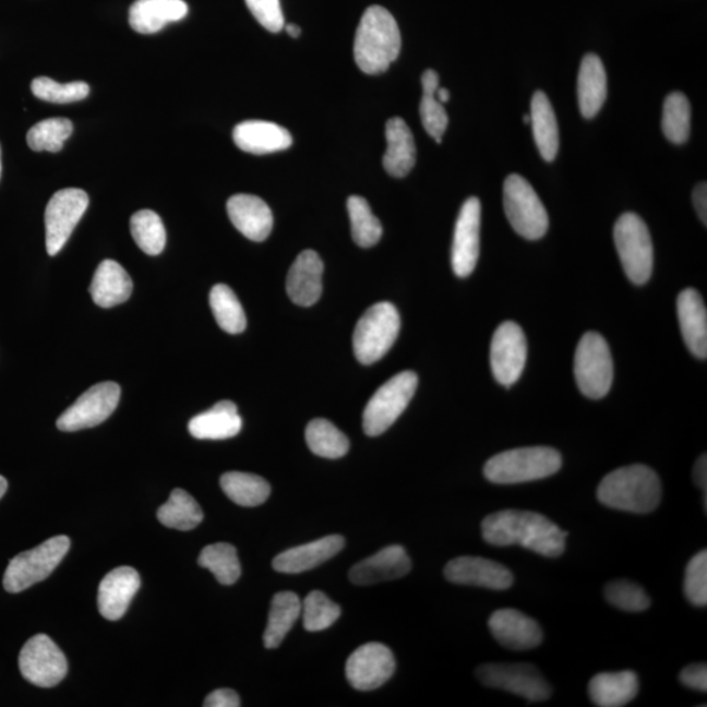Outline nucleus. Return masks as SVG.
<instances>
[{
	"label": "nucleus",
	"instance_id": "obj_1",
	"mask_svg": "<svg viewBox=\"0 0 707 707\" xmlns=\"http://www.w3.org/2000/svg\"><path fill=\"white\" fill-rule=\"evenodd\" d=\"M481 528L483 540L490 546H520L550 559L565 552L567 534L532 511L504 510L490 514Z\"/></svg>",
	"mask_w": 707,
	"mask_h": 707
},
{
	"label": "nucleus",
	"instance_id": "obj_2",
	"mask_svg": "<svg viewBox=\"0 0 707 707\" xmlns=\"http://www.w3.org/2000/svg\"><path fill=\"white\" fill-rule=\"evenodd\" d=\"M402 51V33L395 17L382 5H371L363 13L354 41L358 68L369 75L383 74Z\"/></svg>",
	"mask_w": 707,
	"mask_h": 707
},
{
	"label": "nucleus",
	"instance_id": "obj_3",
	"mask_svg": "<svg viewBox=\"0 0 707 707\" xmlns=\"http://www.w3.org/2000/svg\"><path fill=\"white\" fill-rule=\"evenodd\" d=\"M598 498L609 508L634 514L651 513L660 503V478L647 465H628L602 478Z\"/></svg>",
	"mask_w": 707,
	"mask_h": 707
},
{
	"label": "nucleus",
	"instance_id": "obj_4",
	"mask_svg": "<svg viewBox=\"0 0 707 707\" xmlns=\"http://www.w3.org/2000/svg\"><path fill=\"white\" fill-rule=\"evenodd\" d=\"M562 467L559 451L550 447H526L501 452L484 465L483 475L490 482L514 484L542 480Z\"/></svg>",
	"mask_w": 707,
	"mask_h": 707
},
{
	"label": "nucleus",
	"instance_id": "obj_5",
	"mask_svg": "<svg viewBox=\"0 0 707 707\" xmlns=\"http://www.w3.org/2000/svg\"><path fill=\"white\" fill-rule=\"evenodd\" d=\"M399 327L402 319L388 301L369 308L359 319L352 336V349L359 362L372 364L382 359L396 343Z\"/></svg>",
	"mask_w": 707,
	"mask_h": 707
},
{
	"label": "nucleus",
	"instance_id": "obj_6",
	"mask_svg": "<svg viewBox=\"0 0 707 707\" xmlns=\"http://www.w3.org/2000/svg\"><path fill=\"white\" fill-rule=\"evenodd\" d=\"M613 238L628 280L638 286L647 284L652 274L654 248L646 223L637 214H622L615 221Z\"/></svg>",
	"mask_w": 707,
	"mask_h": 707
},
{
	"label": "nucleus",
	"instance_id": "obj_7",
	"mask_svg": "<svg viewBox=\"0 0 707 707\" xmlns=\"http://www.w3.org/2000/svg\"><path fill=\"white\" fill-rule=\"evenodd\" d=\"M70 543L68 536H56L35 549L13 556L4 573L5 591L19 594L48 578L68 554Z\"/></svg>",
	"mask_w": 707,
	"mask_h": 707
},
{
	"label": "nucleus",
	"instance_id": "obj_8",
	"mask_svg": "<svg viewBox=\"0 0 707 707\" xmlns=\"http://www.w3.org/2000/svg\"><path fill=\"white\" fill-rule=\"evenodd\" d=\"M503 206L511 227L527 240H539L549 228V216L539 195L520 175H510L503 185Z\"/></svg>",
	"mask_w": 707,
	"mask_h": 707
},
{
	"label": "nucleus",
	"instance_id": "obj_9",
	"mask_svg": "<svg viewBox=\"0 0 707 707\" xmlns=\"http://www.w3.org/2000/svg\"><path fill=\"white\" fill-rule=\"evenodd\" d=\"M574 373L576 384L588 398L600 399L611 391L613 359L601 334L588 332L580 338L575 351Z\"/></svg>",
	"mask_w": 707,
	"mask_h": 707
},
{
	"label": "nucleus",
	"instance_id": "obj_10",
	"mask_svg": "<svg viewBox=\"0 0 707 707\" xmlns=\"http://www.w3.org/2000/svg\"><path fill=\"white\" fill-rule=\"evenodd\" d=\"M418 376L416 372L397 373L380 386L367 404L363 411V430L369 436H379L395 423L404 410L408 408L417 391Z\"/></svg>",
	"mask_w": 707,
	"mask_h": 707
},
{
	"label": "nucleus",
	"instance_id": "obj_11",
	"mask_svg": "<svg viewBox=\"0 0 707 707\" xmlns=\"http://www.w3.org/2000/svg\"><path fill=\"white\" fill-rule=\"evenodd\" d=\"M19 668L26 681L39 687L58 685L69 671L61 648L45 634L26 642L19 655Z\"/></svg>",
	"mask_w": 707,
	"mask_h": 707
},
{
	"label": "nucleus",
	"instance_id": "obj_12",
	"mask_svg": "<svg viewBox=\"0 0 707 707\" xmlns=\"http://www.w3.org/2000/svg\"><path fill=\"white\" fill-rule=\"evenodd\" d=\"M88 203V194L76 188L59 190L51 196L45 209L46 251L50 255L61 252Z\"/></svg>",
	"mask_w": 707,
	"mask_h": 707
},
{
	"label": "nucleus",
	"instance_id": "obj_13",
	"mask_svg": "<svg viewBox=\"0 0 707 707\" xmlns=\"http://www.w3.org/2000/svg\"><path fill=\"white\" fill-rule=\"evenodd\" d=\"M120 397V385L113 382L91 386L58 418V429L72 432L95 428L113 415Z\"/></svg>",
	"mask_w": 707,
	"mask_h": 707
},
{
	"label": "nucleus",
	"instance_id": "obj_14",
	"mask_svg": "<svg viewBox=\"0 0 707 707\" xmlns=\"http://www.w3.org/2000/svg\"><path fill=\"white\" fill-rule=\"evenodd\" d=\"M476 674L483 685L514 693L530 703L546 700L552 694L548 681L530 664H484L477 668Z\"/></svg>",
	"mask_w": 707,
	"mask_h": 707
},
{
	"label": "nucleus",
	"instance_id": "obj_15",
	"mask_svg": "<svg viewBox=\"0 0 707 707\" xmlns=\"http://www.w3.org/2000/svg\"><path fill=\"white\" fill-rule=\"evenodd\" d=\"M527 362V338L514 321L498 326L490 346L491 371L498 383L514 385Z\"/></svg>",
	"mask_w": 707,
	"mask_h": 707
},
{
	"label": "nucleus",
	"instance_id": "obj_16",
	"mask_svg": "<svg viewBox=\"0 0 707 707\" xmlns=\"http://www.w3.org/2000/svg\"><path fill=\"white\" fill-rule=\"evenodd\" d=\"M396 660L388 647L371 642L357 648L347 659L346 678L360 692L378 690L392 678Z\"/></svg>",
	"mask_w": 707,
	"mask_h": 707
},
{
	"label": "nucleus",
	"instance_id": "obj_17",
	"mask_svg": "<svg viewBox=\"0 0 707 707\" xmlns=\"http://www.w3.org/2000/svg\"><path fill=\"white\" fill-rule=\"evenodd\" d=\"M481 202L471 196L464 202L452 242V268L457 277L467 278L475 272L480 257Z\"/></svg>",
	"mask_w": 707,
	"mask_h": 707
},
{
	"label": "nucleus",
	"instance_id": "obj_18",
	"mask_svg": "<svg viewBox=\"0 0 707 707\" xmlns=\"http://www.w3.org/2000/svg\"><path fill=\"white\" fill-rule=\"evenodd\" d=\"M447 580L463 586H476L503 591L513 586L514 575L506 566L481 556L464 555L452 560L444 568Z\"/></svg>",
	"mask_w": 707,
	"mask_h": 707
},
{
	"label": "nucleus",
	"instance_id": "obj_19",
	"mask_svg": "<svg viewBox=\"0 0 707 707\" xmlns=\"http://www.w3.org/2000/svg\"><path fill=\"white\" fill-rule=\"evenodd\" d=\"M489 628L502 646L514 651L532 650L543 637L540 625L534 619L511 608L498 609L491 614Z\"/></svg>",
	"mask_w": 707,
	"mask_h": 707
},
{
	"label": "nucleus",
	"instance_id": "obj_20",
	"mask_svg": "<svg viewBox=\"0 0 707 707\" xmlns=\"http://www.w3.org/2000/svg\"><path fill=\"white\" fill-rule=\"evenodd\" d=\"M140 587L141 576L135 568L121 566L111 570L98 586V611L103 618L110 621L122 619Z\"/></svg>",
	"mask_w": 707,
	"mask_h": 707
},
{
	"label": "nucleus",
	"instance_id": "obj_21",
	"mask_svg": "<svg viewBox=\"0 0 707 707\" xmlns=\"http://www.w3.org/2000/svg\"><path fill=\"white\" fill-rule=\"evenodd\" d=\"M410 568L411 562L406 550L402 546H391L354 565L349 578L354 585L371 586L403 578Z\"/></svg>",
	"mask_w": 707,
	"mask_h": 707
},
{
	"label": "nucleus",
	"instance_id": "obj_22",
	"mask_svg": "<svg viewBox=\"0 0 707 707\" xmlns=\"http://www.w3.org/2000/svg\"><path fill=\"white\" fill-rule=\"evenodd\" d=\"M324 264L320 255L308 249L295 260L287 275L288 297L295 304L311 307L323 293Z\"/></svg>",
	"mask_w": 707,
	"mask_h": 707
},
{
	"label": "nucleus",
	"instance_id": "obj_23",
	"mask_svg": "<svg viewBox=\"0 0 707 707\" xmlns=\"http://www.w3.org/2000/svg\"><path fill=\"white\" fill-rule=\"evenodd\" d=\"M227 213L235 228L249 240L264 241L272 233L273 213L260 196L232 195L227 202Z\"/></svg>",
	"mask_w": 707,
	"mask_h": 707
},
{
	"label": "nucleus",
	"instance_id": "obj_24",
	"mask_svg": "<svg viewBox=\"0 0 707 707\" xmlns=\"http://www.w3.org/2000/svg\"><path fill=\"white\" fill-rule=\"evenodd\" d=\"M345 547V539L331 535L323 539L295 547L275 556L273 567L281 574H300L308 572L337 555Z\"/></svg>",
	"mask_w": 707,
	"mask_h": 707
},
{
	"label": "nucleus",
	"instance_id": "obj_25",
	"mask_svg": "<svg viewBox=\"0 0 707 707\" xmlns=\"http://www.w3.org/2000/svg\"><path fill=\"white\" fill-rule=\"evenodd\" d=\"M678 316L687 349L694 357L706 359L707 311L703 297L694 288H686L679 293Z\"/></svg>",
	"mask_w": 707,
	"mask_h": 707
},
{
	"label": "nucleus",
	"instance_id": "obj_26",
	"mask_svg": "<svg viewBox=\"0 0 707 707\" xmlns=\"http://www.w3.org/2000/svg\"><path fill=\"white\" fill-rule=\"evenodd\" d=\"M233 142L244 153L265 155L290 147L292 136L277 123L252 120L233 129Z\"/></svg>",
	"mask_w": 707,
	"mask_h": 707
},
{
	"label": "nucleus",
	"instance_id": "obj_27",
	"mask_svg": "<svg viewBox=\"0 0 707 707\" xmlns=\"http://www.w3.org/2000/svg\"><path fill=\"white\" fill-rule=\"evenodd\" d=\"M386 151L383 166L392 177L408 176L416 166L417 148L415 136L403 118H391L385 127Z\"/></svg>",
	"mask_w": 707,
	"mask_h": 707
},
{
	"label": "nucleus",
	"instance_id": "obj_28",
	"mask_svg": "<svg viewBox=\"0 0 707 707\" xmlns=\"http://www.w3.org/2000/svg\"><path fill=\"white\" fill-rule=\"evenodd\" d=\"M188 11L183 0H136L130 7L129 23L142 35H154L167 24L180 22Z\"/></svg>",
	"mask_w": 707,
	"mask_h": 707
},
{
	"label": "nucleus",
	"instance_id": "obj_29",
	"mask_svg": "<svg viewBox=\"0 0 707 707\" xmlns=\"http://www.w3.org/2000/svg\"><path fill=\"white\" fill-rule=\"evenodd\" d=\"M189 432L201 441H223L239 434L242 428L238 406L232 402H220L212 409L190 419Z\"/></svg>",
	"mask_w": 707,
	"mask_h": 707
},
{
	"label": "nucleus",
	"instance_id": "obj_30",
	"mask_svg": "<svg viewBox=\"0 0 707 707\" xmlns=\"http://www.w3.org/2000/svg\"><path fill=\"white\" fill-rule=\"evenodd\" d=\"M638 692L639 680L633 671L599 673L588 685L589 698L599 707L625 706Z\"/></svg>",
	"mask_w": 707,
	"mask_h": 707
},
{
	"label": "nucleus",
	"instance_id": "obj_31",
	"mask_svg": "<svg viewBox=\"0 0 707 707\" xmlns=\"http://www.w3.org/2000/svg\"><path fill=\"white\" fill-rule=\"evenodd\" d=\"M89 291L97 305L111 308L131 297L133 280L118 262L105 260L96 268Z\"/></svg>",
	"mask_w": 707,
	"mask_h": 707
},
{
	"label": "nucleus",
	"instance_id": "obj_32",
	"mask_svg": "<svg viewBox=\"0 0 707 707\" xmlns=\"http://www.w3.org/2000/svg\"><path fill=\"white\" fill-rule=\"evenodd\" d=\"M607 72L595 55L583 58L578 75V103L583 117L591 120L607 100Z\"/></svg>",
	"mask_w": 707,
	"mask_h": 707
},
{
	"label": "nucleus",
	"instance_id": "obj_33",
	"mask_svg": "<svg viewBox=\"0 0 707 707\" xmlns=\"http://www.w3.org/2000/svg\"><path fill=\"white\" fill-rule=\"evenodd\" d=\"M529 116L536 146L542 159L553 161L560 149V130L552 104L542 91H537L534 95Z\"/></svg>",
	"mask_w": 707,
	"mask_h": 707
},
{
	"label": "nucleus",
	"instance_id": "obj_34",
	"mask_svg": "<svg viewBox=\"0 0 707 707\" xmlns=\"http://www.w3.org/2000/svg\"><path fill=\"white\" fill-rule=\"evenodd\" d=\"M300 613L301 601L297 594L285 591L274 596L264 633V645L268 650L280 646Z\"/></svg>",
	"mask_w": 707,
	"mask_h": 707
},
{
	"label": "nucleus",
	"instance_id": "obj_35",
	"mask_svg": "<svg viewBox=\"0 0 707 707\" xmlns=\"http://www.w3.org/2000/svg\"><path fill=\"white\" fill-rule=\"evenodd\" d=\"M220 487L233 503L242 507H255L271 496V484L260 476L228 471L220 477Z\"/></svg>",
	"mask_w": 707,
	"mask_h": 707
},
{
	"label": "nucleus",
	"instance_id": "obj_36",
	"mask_svg": "<svg viewBox=\"0 0 707 707\" xmlns=\"http://www.w3.org/2000/svg\"><path fill=\"white\" fill-rule=\"evenodd\" d=\"M157 519L168 528L190 530L203 520V511L185 490L175 489L169 500L157 511Z\"/></svg>",
	"mask_w": 707,
	"mask_h": 707
},
{
	"label": "nucleus",
	"instance_id": "obj_37",
	"mask_svg": "<svg viewBox=\"0 0 707 707\" xmlns=\"http://www.w3.org/2000/svg\"><path fill=\"white\" fill-rule=\"evenodd\" d=\"M423 96L419 105L422 124L428 134L442 143V137L448 127V116L443 104L436 98L439 88V75L434 70H426L422 75Z\"/></svg>",
	"mask_w": 707,
	"mask_h": 707
},
{
	"label": "nucleus",
	"instance_id": "obj_38",
	"mask_svg": "<svg viewBox=\"0 0 707 707\" xmlns=\"http://www.w3.org/2000/svg\"><path fill=\"white\" fill-rule=\"evenodd\" d=\"M305 441L314 455L325 458L344 457L349 452V439L324 418L313 419L307 426Z\"/></svg>",
	"mask_w": 707,
	"mask_h": 707
},
{
	"label": "nucleus",
	"instance_id": "obj_39",
	"mask_svg": "<svg viewBox=\"0 0 707 707\" xmlns=\"http://www.w3.org/2000/svg\"><path fill=\"white\" fill-rule=\"evenodd\" d=\"M201 567L212 572L223 586H231L241 575L238 550L231 543H213L202 550L199 556Z\"/></svg>",
	"mask_w": 707,
	"mask_h": 707
},
{
	"label": "nucleus",
	"instance_id": "obj_40",
	"mask_svg": "<svg viewBox=\"0 0 707 707\" xmlns=\"http://www.w3.org/2000/svg\"><path fill=\"white\" fill-rule=\"evenodd\" d=\"M209 305L216 323L229 334L245 331L247 317L238 297L227 285H216L209 292Z\"/></svg>",
	"mask_w": 707,
	"mask_h": 707
},
{
	"label": "nucleus",
	"instance_id": "obj_41",
	"mask_svg": "<svg viewBox=\"0 0 707 707\" xmlns=\"http://www.w3.org/2000/svg\"><path fill=\"white\" fill-rule=\"evenodd\" d=\"M692 110L690 100L681 92L668 95L661 118V129L668 141L683 144L690 140Z\"/></svg>",
	"mask_w": 707,
	"mask_h": 707
},
{
	"label": "nucleus",
	"instance_id": "obj_42",
	"mask_svg": "<svg viewBox=\"0 0 707 707\" xmlns=\"http://www.w3.org/2000/svg\"><path fill=\"white\" fill-rule=\"evenodd\" d=\"M130 231L136 245L146 254L157 255L166 248V228L160 216L151 209H141L131 216Z\"/></svg>",
	"mask_w": 707,
	"mask_h": 707
},
{
	"label": "nucleus",
	"instance_id": "obj_43",
	"mask_svg": "<svg viewBox=\"0 0 707 707\" xmlns=\"http://www.w3.org/2000/svg\"><path fill=\"white\" fill-rule=\"evenodd\" d=\"M347 212L351 221L354 241L359 247L371 248L382 239V223L372 214L369 202L362 196L351 195L347 200Z\"/></svg>",
	"mask_w": 707,
	"mask_h": 707
},
{
	"label": "nucleus",
	"instance_id": "obj_44",
	"mask_svg": "<svg viewBox=\"0 0 707 707\" xmlns=\"http://www.w3.org/2000/svg\"><path fill=\"white\" fill-rule=\"evenodd\" d=\"M74 131V124L68 118H48L38 122L26 134V142L36 153L48 151L59 153Z\"/></svg>",
	"mask_w": 707,
	"mask_h": 707
},
{
	"label": "nucleus",
	"instance_id": "obj_45",
	"mask_svg": "<svg viewBox=\"0 0 707 707\" xmlns=\"http://www.w3.org/2000/svg\"><path fill=\"white\" fill-rule=\"evenodd\" d=\"M307 632H321L339 619L340 607L321 591L308 594L301 606Z\"/></svg>",
	"mask_w": 707,
	"mask_h": 707
},
{
	"label": "nucleus",
	"instance_id": "obj_46",
	"mask_svg": "<svg viewBox=\"0 0 707 707\" xmlns=\"http://www.w3.org/2000/svg\"><path fill=\"white\" fill-rule=\"evenodd\" d=\"M31 89L39 100L55 104L81 101L89 95V85L85 82L61 84L46 76L33 79Z\"/></svg>",
	"mask_w": 707,
	"mask_h": 707
},
{
	"label": "nucleus",
	"instance_id": "obj_47",
	"mask_svg": "<svg viewBox=\"0 0 707 707\" xmlns=\"http://www.w3.org/2000/svg\"><path fill=\"white\" fill-rule=\"evenodd\" d=\"M606 598L612 606L626 612L646 611L651 604L650 596L645 589L626 579L609 583L606 587Z\"/></svg>",
	"mask_w": 707,
	"mask_h": 707
},
{
	"label": "nucleus",
	"instance_id": "obj_48",
	"mask_svg": "<svg viewBox=\"0 0 707 707\" xmlns=\"http://www.w3.org/2000/svg\"><path fill=\"white\" fill-rule=\"evenodd\" d=\"M687 600L697 607L707 604V552L697 553L687 563L684 580Z\"/></svg>",
	"mask_w": 707,
	"mask_h": 707
},
{
	"label": "nucleus",
	"instance_id": "obj_49",
	"mask_svg": "<svg viewBox=\"0 0 707 707\" xmlns=\"http://www.w3.org/2000/svg\"><path fill=\"white\" fill-rule=\"evenodd\" d=\"M249 11L265 29L278 33L285 26L279 0H245Z\"/></svg>",
	"mask_w": 707,
	"mask_h": 707
},
{
	"label": "nucleus",
	"instance_id": "obj_50",
	"mask_svg": "<svg viewBox=\"0 0 707 707\" xmlns=\"http://www.w3.org/2000/svg\"><path fill=\"white\" fill-rule=\"evenodd\" d=\"M680 681L691 690L707 691V668L705 663L691 664L680 673Z\"/></svg>",
	"mask_w": 707,
	"mask_h": 707
},
{
	"label": "nucleus",
	"instance_id": "obj_51",
	"mask_svg": "<svg viewBox=\"0 0 707 707\" xmlns=\"http://www.w3.org/2000/svg\"><path fill=\"white\" fill-rule=\"evenodd\" d=\"M205 707H239V694L232 690H218L209 693L203 703Z\"/></svg>",
	"mask_w": 707,
	"mask_h": 707
},
{
	"label": "nucleus",
	"instance_id": "obj_52",
	"mask_svg": "<svg viewBox=\"0 0 707 707\" xmlns=\"http://www.w3.org/2000/svg\"><path fill=\"white\" fill-rule=\"evenodd\" d=\"M694 208L699 216L700 221L707 225V187L706 182H700L693 192Z\"/></svg>",
	"mask_w": 707,
	"mask_h": 707
},
{
	"label": "nucleus",
	"instance_id": "obj_53",
	"mask_svg": "<svg viewBox=\"0 0 707 707\" xmlns=\"http://www.w3.org/2000/svg\"><path fill=\"white\" fill-rule=\"evenodd\" d=\"M693 477H694V481H696V483H697V487L700 490H704V493H706V489H707V460H706V455L700 456L698 458L696 465H694Z\"/></svg>",
	"mask_w": 707,
	"mask_h": 707
},
{
	"label": "nucleus",
	"instance_id": "obj_54",
	"mask_svg": "<svg viewBox=\"0 0 707 707\" xmlns=\"http://www.w3.org/2000/svg\"><path fill=\"white\" fill-rule=\"evenodd\" d=\"M435 95H436L438 100L441 101L442 104L447 103L450 100V92H448V89L438 88Z\"/></svg>",
	"mask_w": 707,
	"mask_h": 707
},
{
	"label": "nucleus",
	"instance_id": "obj_55",
	"mask_svg": "<svg viewBox=\"0 0 707 707\" xmlns=\"http://www.w3.org/2000/svg\"><path fill=\"white\" fill-rule=\"evenodd\" d=\"M286 31L288 35H290L293 38H298L301 33L300 26H298L297 24H288L286 26Z\"/></svg>",
	"mask_w": 707,
	"mask_h": 707
},
{
	"label": "nucleus",
	"instance_id": "obj_56",
	"mask_svg": "<svg viewBox=\"0 0 707 707\" xmlns=\"http://www.w3.org/2000/svg\"><path fill=\"white\" fill-rule=\"evenodd\" d=\"M7 488H9V483H7V480L3 476H0V500H2L3 495L5 494Z\"/></svg>",
	"mask_w": 707,
	"mask_h": 707
},
{
	"label": "nucleus",
	"instance_id": "obj_57",
	"mask_svg": "<svg viewBox=\"0 0 707 707\" xmlns=\"http://www.w3.org/2000/svg\"><path fill=\"white\" fill-rule=\"evenodd\" d=\"M0 179H2V148H0Z\"/></svg>",
	"mask_w": 707,
	"mask_h": 707
},
{
	"label": "nucleus",
	"instance_id": "obj_58",
	"mask_svg": "<svg viewBox=\"0 0 707 707\" xmlns=\"http://www.w3.org/2000/svg\"><path fill=\"white\" fill-rule=\"evenodd\" d=\"M523 121H524V123H529L530 122V116L529 115L524 116Z\"/></svg>",
	"mask_w": 707,
	"mask_h": 707
}]
</instances>
